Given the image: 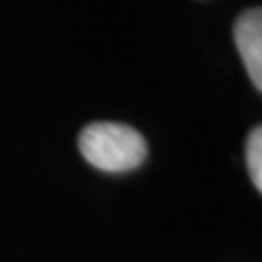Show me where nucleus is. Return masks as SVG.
<instances>
[{
    "label": "nucleus",
    "instance_id": "nucleus-1",
    "mask_svg": "<svg viewBox=\"0 0 262 262\" xmlns=\"http://www.w3.org/2000/svg\"><path fill=\"white\" fill-rule=\"evenodd\" d=\"M79 149L94 168L127 173L146 160L149 146L142 134L122 122H92L79 136Z\"/></svg>",
    "mask_w": 262,
    "mask_h": 262
},
{
    "label": "nucleus",
    "instance_id": "nucleus-2",
    "mask_svg": "<svg viewBox=\"0 0 262 262\" xmlns=\"http://www.w3.org/2000/svg\"><path fill=\"white\" fill-rule=\"evenodd\" d=\"M234 42L249 72L251 83L262 90V13L247 9L234 24Z\"/></svg>",
    "mask_w": 262,
    "mask_h": 262
},
{
    "label": "nucleus",
    "instance_id": "nucleus-3",
    "mask_svg": "<svg viewBox=\"0 0 262 262\" xmlns=\"http://www.w3.org/2000/svg\"><path fill=\"white\" fill-rule=\"evenodd\" d=\"M247 168L256 190H262V129L253 127L247 138Z\"/></svg>",
    "mask_w": 262,
    "mask_h": 262
}]
</instances>
